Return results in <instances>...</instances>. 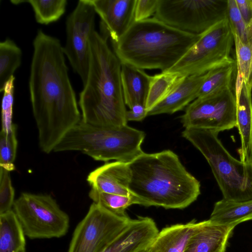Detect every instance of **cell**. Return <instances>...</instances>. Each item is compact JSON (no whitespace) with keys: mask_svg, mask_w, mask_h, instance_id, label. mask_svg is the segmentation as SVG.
<instances>
[{"mask_svg":"<svg viewBox=\"0 0 252 252\" xmlns=\"http://www.w3.org/2000/svg\"><path fill=\"white\" fill-rule=\"evenodd\" d=\"M200 34L187 32L155 18L134 22L113 51L122 63L142 69L165 72L174 66L198 41Z\"/></svg>","mask_w":252,"mask_h":252,"instance_id":"277c9868","label":"cell"},{"mask_svg":"<svg viewBox=\"0 0 252 252\" xmlns=\"http://www.w3.org/2000/svg\"><path fill=\"white\" fill-rule=\"evenodd\" d=\"M238 9L248 26L252 29V0H235Z\"/></svg>","mask_w":252,"mask_h":252,"instance_id":"e575fe53","label":"cell"},{"mask_svg":"<svg viewBox=\"0 0 252 252\" xmlns=\"http://www.w3.org/2000/svg\"><path fill=\"white\" fill-rule=\"evenodd\" d=\"M18 252H26L25 248H23L20 250Z\"/></svg>","mask_w":252,"mask_h":252,"instance_id":"8d00e7d4","label":"cell"},{"mask_svg":"<svg viewBox=\"0 0 252 252\" xmlns=\"http://www.w3.org/2000/svg\"><path fill=\"white\" fill-rule=\"evenodd\" d=\"M131 220L128 216H116L93 202L76 227L68 252H101Z\"/></svg>","mask_w":252,"mask_h":252,"instance_id":"30bf717a","label":"cell"},{"mask_svg":"<svg viewBox=\"0 0 252 252\" xmlns=\"http://www.w3.org/2000/svg\"><path fill=\"white\" fill-rule=\"evenodd\" d=\"M121 77L126 105L129 108L137 103L146 106L151 76L143 69L121 63Z\"/></svg>","mask_w":252,"mask_h":252,"instance_id":"ffe728a7","label":"cell"},{"mask_svg":"<svg viewBox=\"0 0 252 252\" xmlns=\"http://www.w3.org/2000/svg\"><path fill=\"white\" fill-rule=\"evenodd\" d=\"M228 0H159L154 17L187 32L201 34L227 16Z\"/></svg>","mask_w":252,"mask_h":252,"instance_id":"9c48e42d","label":"cell"},{"mask_svg":"<svg viewBox=\"0 0 252 252\" xmlns=\"http://www.w3.org/2000/svg\"><path fill=\"white\" fill-rule=\"evenodd\" d=\"M128 165L129 189L145 201L148 207L182 209L194 202L200 194L199 181L170 150L143 152Z\"/></svg>","mask_w":252,"mask_h":252,"instance_id":"7a4b0ae2","label":"cell"},{"mask_svg":"<svg viewBox=\"0 0 252 252\" xmlns=\"http://www.w3.org/2000/svg\"><path fill=\"white\" fill-rule=\"evenodd\" d=\"M234 227L206 220L204 224L190 239L185 252H225Z\"/></svg>","mask_w":252,"mask_h":252,"instance_id":"d6986e66","label":"cell"},{"mask_svg":"<svg viewBox=\"0 0 252 252\" xmlns=\"http://www.w3.org/2000/svg\"><path fill=\"white\" fill-rule=\"evenodd\" d=\"M13 210L30 239L60 238L68 231V215L49 195L23 192L15 200Z\"/></svg>","mask_w":252,"mask_h":252,"instance_id":"52a82bcc","label":"cell"},{"mask_svg":"<svg viewBox=\"0 0 252 252\" xmlns=\"http://www.w3.org/2000/svg\"><path fill=\"white\" fill-rule=\"evenodd\" d=\"M247 83L252 88V65Z\"/></svg>","mask_w":252,"mask_h":252,"instance_id":"d590c367","label":"cell"},{"mask_svg":"<svg viewBox=\"0 0 252 252\" xmlns=\"http://www.w3.org/2000/svg\"><path fill=\"white\" fill-rule=\"evenodd\" d=\"M219 133L186 128L182 136L203 155L211 167L223 198L235 201L252 199V162L234 158L218 138Z\"/></svg>","mask_w":252,"mask_h":252,"instance_id":"8992f818","label":"cell"},{"mask_svg":"<svg viewBox=\"0 0 252 252\" xmlns=\"http://www.w3.org/2000/svg\"><path fill=\"white\" fill-rule=\"evenodd\" d=\"M147 250V249H146ZM146 250H144V251H141L140 252H146Z\"/></svg>","mask_w":252,"mask_h":252,"instance_id":"74e56055","label":"cell"},{"mask_svg":"<svg viewBox=\"0 0 252 252\" xmlns=\"http://www.w3.org/2000/svg\"><path fill=\"white\" fill-rule=\"evenodd\" d=\"M89 196L93 202L119 217L127 216L126 210L131 205L138 204L148 207L145 201L135 195L126 196L108 193L91 189Z\"/></svg>","mask_w":252,"mask_h":252,"instance_id":"603a6c76","label":"cell"},{"mask_svg":"<svg viewBox=\"0 0 252 252\" xmlns=\"http://www.w3.org/2000/svg\"><path fill=\"white\" fill-rule=\"evenodd\" d=\"M206 75L185 76L163 100L148 112V116L172 114L186 108L198 97Z\"/></svg>","mask_w":252,"mask_h":252,"instance_id":"2e32d148","label":"cell"},{"mask_svg":"<svg viewBox=\"0 0 252 252\" xmlns=\"http://www.w3.org/2000/svg\"><path fill=\"white\" fill-rule=\"evenodd\" d=\"M186 128H198L219 133L236 126V98L231 87L198 97L180 117Z\"/></svg>","mask_w":252,"mask_h":252,"instance_id":"8fae6325","label":"cell"},{"mask_svg":"<svg viewBox=\"0 0 252 252\" xmlns=\"http://www.w3.org/2000/svg\"><path fill=\"white\" fill-rule=\"evenodd\" d=\"M29 88L40 148L49 154L81 120L60 40L38 30L32 42Z\"/></svg>","mask_w":252,"mask_h":252,"instance_id":"6da1fadb","label":"cell"},{"mask_svg":"<svg viewBox=\"0 0 252 252\" xmlns=\"http://www.w3.org/2000/svg\"><path fill=\"white\" fill-rule=\"evenodd\" d=\"M148 112L145 105L137 103L130 108L129 110L126 111V119L127 122L142 121L148 116Z\"/></svg>","mask_w":252,"mask_h":252,"instance_id":"836d02e7","label":"cell"},{"mask_svg":"<svg viewBox=\"0 0 252 252\" xmlns=\"http://www.w3.org/2000/svg\"><path fill=\"white\" fill-rule=\"evenodd\" d=\"M14 76L12 77L5 84L1 102V130L10 131L12 124L13 105L14 100Z\"/></svg>","mask_w":252,"mask_h":252,"instance_id":"4dcf8cb0","label":"cell"},{"mask_svg":"<svg viewBox=\"0 0 252 252\" xmlns=\"http://www.w3.org/2000/svg\"><path fill=\"white\" fill-rule=\"evenodd\" d=\"M100 18V33L117 42L134 22L136 0H90Z\"/></svg>","mask_w":252,"mask_h":252,"instance_id":"4fadbf2b","label":"cell"},{"mask_svg":"<svg viewBox=\"0 0 252 252\" xmlns=\"http://www.w3.org/2000/svg\"><path fill=\"white\" fill-rule=\"evenodd\" d=\"M16 127L14 126L9 132L0 133V166L10 171L15 169L14 162L16 157L17 140Z\"/></svg>","mask_w":252,"mask_h":252,"instance_id":"83f0119b","label":"cell"},{"mask_svg":"<svg viewBox=\"0 0 252 252\" xmlns=\"http://www.w3.org/2000/svg\"><path fill=\"white\" fill-rule=\"evenodd\" d=\"M145 137L143 131L127 125L101 127L81 120L64 136L53 151H79L95 160L129 163L144 152L141 145Z\"/></svg>","mask_w":252,"mask_h":252,"instance_id":"5b68a950","label":"cell"},{"mask_svg":"<svg viewBox=\"0 0 252 252\" xmlns=\"http://www.w3.org/2000/svg\"><path fill=\"white\" fill-rule=\"evenodd\" d=\"M159 0H136L134 22L150 18L156 13Z\"/></svg>","mask_w":252,"mask_h":252,"instance_id":"d6a6232c","label":"cell"},{"mask_svg":"<svg viewBox=\"0 0 252 252\" xmlns=\"http://www.w3.org/2000/svg\"><path fill=\"white\" fill-rule=\"evenodd\" d=\"M209 220L216 224L235 227L252 220V199L235 201L223 198L215 203Z\"/></svg>","mask_w":252,"mask_h":252,"instance_id":"44dd1931","label":"cell"},{"mask_svg":"<svg viewBox=\"0 0 252 252\" xmlns=\"http://www.w3.org/2000/svg\"><path fill=\"white\" fill-rule=\"evenodd\" d=\"M32 8L37 23L48 25L58 21L64 14L67 1L66 0H25Z\"/></svg>","mask_w":252,"mask_h":252,"instance_id":"4316f807","label":"cell"},{"mask_svg":"<svg viewBox=\"0 0 252 252\" xmlns=\"http://www.w3.org/2000/svg\"><path fill=\"white\" fill-rule=\"evenodd\" d=\"M232 34L235 47L237 74L248 82L252 65V43H244L236 34Z\"/></svg>","mask_w":252,"mask_h":252,"instance_id":"f546056e","label":"cell"},{"mask_svg":"<svg viewBox=\"0 0 252 252\" xmlns=\"http://www.w3.org/2000/svg\"><path fill=\"white\" fill-rule=\"evenodd\" d=\"M90 65L80 93L81 120L101 127L127 125L121 77V62L107 39L94 31L90 40Z\"/></svg>","mask_w":252,"mask_h":252,"instance_id":"3957f363","label":"cell"},{"mask_svg":"<svg viewBox=\"0 0 252 252\" xmlns=\"http://www.w3.org/2000/svg\"><path fill=\"white\" fill-rule=\"evenodd\" d=\"M159 231L147 217L131 219L126 229L101 252H140L146 250Z\"/></svg>","mask_w":252,"mask_h":252,"instance_id":"5bb4252c","label":"cell"},{"mask_svg":"<svg viewBox=\"0 0 252 252\" xmlns=\"http://www.w3.org/2000/svg\"><path fill=\"white\" fill-rule=\"evenodd\" d=\"M194 219L167 226L158 232L146 252H185L192 235L205 223Z\"/></svg>","mask_w":252,"mask_h":252,"instance_id":"ac0fdd59","label":"cell"},{"mask_svg":"<svg viewBox=\"0 0 252 252\" xmlns=\"http://www.w3.org/2000/svg\"><path fill=\"white\" fill-rule=\"evenodd\" d=\"M25 236L13 210L0 215V252H18L25 248Z\"/></svg>","mask_w":252,"mask_h":252,"instance_id":"7402d4cb","label":"cell"},{"mask_svg":"<svg viewBox=\"0 0 252 252\" xmlns=\"http://www.w3.org/2000/svg\"><path fill=\"white\" fill-rule=\"evenodd\" d=\"M10 172L0 167V215L12 210L14 203V189Z\"/></svg>","mask_w":252,"mask_h":252,"instance_id":"1f68e13d","label":"cell"},{"mask_svg":"<svg viewBox=\"0 0 252 252\" xmlns=\"http://www.w3.org/2000/svg\"><path fill=\"white\" fill-rule=\"evenodd\" d=\"M95 11L90 0H80L66 21L63 50L73 70L85 84L90 65V40L95 30Z\"/></svg>","mask_w":252,"mask_h":252,"instance_id":"7c38bea8","label":"cell"},{"mask_svg":"<svg viewBox=\"0 0 252 252\" xmlns=\"http://www.w3.org/2000/svg\"><path fill=\"white\" fill-rule=\"evenodd\" d=\"M252 88L243 80L236 89V126L241 138L240 160L252 162Z\"/></svg>","mask_w":252,"mask_h":252,"instance_id":"e0dca14e","label":"cell"},{"mask_svg":"<svg viewBox=\"0 0 252 252\" xmlns=\"http://www.w3.org/2000/svg\"><path fill=\"white\" fill-rule=\"evenodd\" d=\"M185 76L168 71L151 76L146 104L148 112L163 100Z\"/></svg>","mask_w":252,"mask_h":252,"instance_id":"cb8c5ba5","label":"cell"},{"mask_svg":"<svg viewBox=\"0 0 252 252\" xmlns=\"http://www.w3.org/2000/svg\"><path fill=\"white\" fill-rule=\"evenodd\" d=\"M21 49L12 40L7 38L0 42V92L13 76L22 61Z\"/></svg>","mask_w":252,"mask_h":252,"instance_id":"d4e9b609","label":"cell"},{"mask_svg":"<svg viewBox=\"0 0 252 252\" xmlns=\"http://www.w3.org/2000/svg\"><path fill=\"white\" fill-rule=\"evenodd\" d=\"M227 18L232 33L236 34L244 43H252V29L245 22L235 0H228Z\"/></svg>","mask_w":252,"mask_h":252,"instance_id":"f1b7e54d","label":"cell"},{"mask_svg":"<svg viewBox=\"0 0 252 252\" xmlns=\"http://www.w3.org/2000/svg\"><path fill=\"white\" fill-rule=\"evenodd\" d=\"M233 43V35L226 18L201 34L185 56L167 71L183 76L201 75L231 63L234 61L230 56Z\"/></svg>","mask_w":252,"mask_h":252,"instance_id":"ba28073f","label":"cell"},{"mask_svg":"<svg viewBox=\"0 0 252 252\" xmlns=\"http://www.w3.org/2000/svg\"><path fill=\"white\" fill-rule=\"evenodd\" d=\"M236 65V63L234 61L207 72L205 79L199 90L198 97L231 87Z\"/></svg>","mask_w":252,"mask_h":252,"instance_id":"484cf974","label":"cell"},{"mask_svg":"<svg viewBox=\"0 0 252 252\" xmlns=\"http://www.w3.org/2000/svg\"><path fill=\"white\" fill-rule=\"evenodd\" d=\"M87 180L96 190L130 196V171L128 163L115 161L105 163L89 173Z\"/></svg>","mask_w":252,"mask_h":252,"instance_id":"9a60e30c","label":"cell"}]
</instances>
